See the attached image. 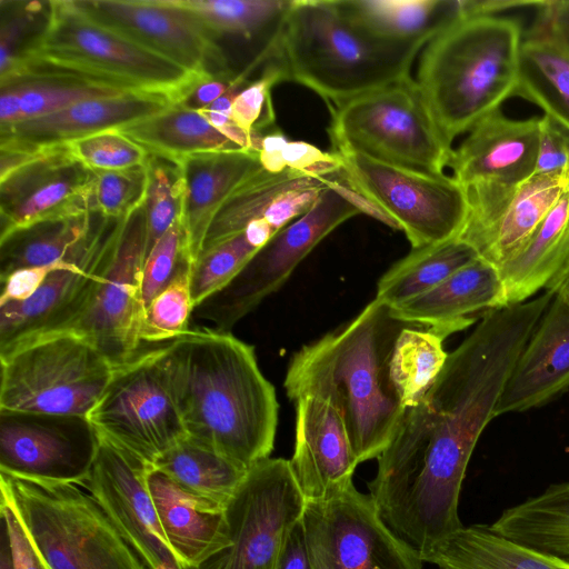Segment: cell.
<instances>
[{"instance_id":"6da1fadb","label":"cell","mask_w":569,"mask_h":569,"mask_svg":"<svg viewBox=\"0 0 569 569\" xmlns=\"http://www.w3.org/2000/svg\"><path fill=\"white\" fill-rule=\"evenodd\" d=\"M541 315L535 301L485 311L377 458L369 495L420 556L463 527L458 506L469 460Z\"/></svg>"},{"instance_id":"7a4b0ae2","label":"cell","mask_w":569,"mask_h":569,"mask_svg":"<svg viewBox=\"0 0 569 569\" xmlns=\"http://www.w3.org/2000/svg\"><path fill=\"white\" fill-rule=\"evenodd\" d=\"M161 352L188 438L247 469L270 457L279 403L252 346L206 327Z\"/></svg>"},{"instance_id":"3957f363","label":"cell","mask_w":569,"mask_h":569,"mask_svg":"<svg viewBox=\"0 0 569 569\" xmlns=\"http://www.w3.org/2000/svg\"><path fill=\"white\" fill-rule=\"evenodd\" d=\"M407 325L373 299L347 323L302 346L289 361L287 397L293 402L303 397L329 402L343 420L359 463L381 455L405 413L389 360Z\"/></svg>"},{"instance_id":"277c9868","label":"cell","mask_w":569,"mask_h":569,"mask_svg":"<svg viewBox=\"0 0 569 569\" xmlns=\"http://www.w3.org/2000/svg\"><path fill=\"white\" fill-rule=\"evenodd\" d=\"M425 44L373 37L338 0H291L274 60L284 81L308 87L333 107L411 78Z\"/></svg>"},{"instance_id":"5b68a950","label":"cell","mask_w":569,"mask_h":569,"mask_svg":"<svg viewBox=\"0 0 569 569\" xmlns=\"http://www.w3.org/2000/svg\"><path fill=\"white\" fill-rule=\"evenodd\" d=\"M522 27L503 16H459L423 52L417 83L447 142L515 94Z\"/></svg>"},{"instance_id":"8992f818","label":"cell","mask_w":569,"mask_h":569,"mask_svg":"<svg viewBox=\"0 0 569 569\" xmlns=\"http://www.w3.org/2000/svg\"><path fill=\"white\" fill-rule=\"evenodd\" d=\"M47 7L43 27L20 56L83 71L123 91L163 96L177 103L206 79L107 27L79 0L48 1Z\"/></svg>"},{"instance_id":"52a82bcc","label":"cell","mask_w":569,"mask_h":569,"mask_svg":"<svg viewBox=\"0 0 569 569\" xmlns=\"http://www.w3.org/2000/svg\"><path fill=\"white\" fill-rule=\"evenodd\" d=\"M1 502L50 569H146L106 512L77 485L0 473Z\"/></svg>"},{"instance_id":"ba28073f","label":"cell","mask_w":569,"mask_h":569,"mask_svg":"<svg viewBox=\"0 0 569 569\" xmlns=\"http://www.w3.org/2000/svg\"><path fill=\"white\" fill-rule=\"evenodd\" d=\"M332 152L371 159L431 174H445L452 156L412 78L330 107Z\"/></svg>"},{"instance_id":"9c48e42d","label":"cell","mask_w":569,"mask_h":569,"mask_svg":"<svg viewBox=\"0 0 569 569\" xmlns=\"http://www.w3.org/2000/svg\"><path fill=\"white\" fill-rule=\"evenodd\" d=\"M0 410L83 416L96 406L114 367L71 333L38 337L0 351Z\"/></svg>"},{"instance_id":"30bf717a","label":"cell","mask_w":569,"mask_h":569,"mask_svg":"<svg viewBox=\"0 0 569 569\" xmlns=\"http://www.w3.org/2000/svg\"><path fill=\"white\" fill-rule=\"evenodd\" d=\"M339 157L343 181L369 201L388 226L402 230L412 249L459 237L469 214V200L467 190L452 177L392 166L359 153Z\"/></svg>"},{"instance_id":"8fae6325","label":"cell","mask_w":569,"mask_h":569,"mask_svg":"<svg viewBox=\"0 0 569 569\" xmlns=\"http://www.w3.org/2000/svg\"><path fill=\"white\" fill-rule=\"evenodd\" d=\"M335 176L313 206L277 231L220 291L194 308L219 331L232 328L289 279L300 262L337 227L361 213Z\"/></svg>"},{"instance_id":"7c38bea8","label":"cell","mask_w":569,"mask_h":569,"mask_svg":"<svg viewBox=\"0 0 569 569\" xmlns=\"http://www.w3.org/2000/svg\"><path fill=\"white\" fill-rule=\"evenodd\" d=\"M87 418L100 438L150 466L186 438L161 347L114 367Z\"/></svg>"},{"instance_id":"4fadbf2b","label":"cell","mask_w":569,"mask_h":569,"mask_svg":"<svg viewBox=\"0 0 569 569\" xmlns=\"http://www.w3.org/2000/svg\"><path fill=\"white\" fill-rule=\"evenodd\" d=\"M305 507L289 460L258 461L226 507L229 546L183 569H276L284 539Z\"/></svg>"},{"instance_id":"5bb4252c","label":"cell","mask_w":569,"mask_h":569,"mask_svg":"<svg viewBox=\"0 0 569 569\" xmlns=\"http://www.w3.org/2000/svg\"><path fill=\"white\" fill-rule=\"evenodd\" d=\"M301 521L313 569H422L420 553L389 528L371 496L353 482L306 501Z\"/></svg>"},{"instance_id":"9a60e30c","label":"cell","mask_w":569,"mask_h":569,"mask_svg":"<svg viewBox=\"0 0 569 569\" xmlns=\"http://www.w3.org/2000/svg\"><path fill=\"white\" fill-rule=\"evenodd\" d=\"M124 220L94 213L89 233L31 298L0 307V351L58 333L83 311L113 254Z\"/></svg>"},{"instance_id":"2e32d148","label":"cell","mask_w":569,"mask_h":569,"mask_svg":"<svg viewBox=\"0 0 569 569\" xmlns=\"http://www.w3.org/2000/svg\"><path fill=\"white\" fill-rule=\"evenodd\" d=\"M144 251L142 206L126 218L113 254L88 305L58 332L82 338L113 367L133 359L141 343L140 282Z\"/></svg>"},{"instance_id":"e0dca14e","label":"cell","mask_w":569,"mask_h":569,"mask_svg":"<svg viewBox=\"0 0 569 569\" xmlns=\"http://www.w3.org/2000/svg\"><path fill=\"white\" fill-rule=\"evenodd\" d=\"M99 442L83 416L0 410V473L83 487Z\"/></svg>"},{"instance_id":"ac0fdd59","label":"cell","mask_w":569,"mask_h":569,"mask_svg":"<svg viewBox=\"0 0 569 569\" xmlns=\"http://www.w3.org/2000/svg\"><path fill=\"white\" fill-rule=\"evenodd\" d=\"M97 20L202 78L236 79L217 37L177 0H79Z\"/></svg>"},{"instance_id":"d6986e66","label":"cell","mask_w":569,"mask_h":569,"mask_svg":"<svg viewBox=\"0 0 569 569\" xmlns=\"http://www.w3.org/2000/svg\"><path fill=\"white\" fill-rule=\"evenodd\" d=\"M465 189L469 214L458 239L499 269L523 248L569 189V169L533 174L520 184L480 182Z\"/></svg>"},{"instance_id":"ffe728a7","label":"cell","mask_w":569,"mask_h":569,"mask_svg":"<svg viewBox=\"0 0 569 569\" xmlns=\"http://www.w3.org/2000/svg\"><path fill=\"white\" fill-rule=\"evenodd\" d=\"M83 485L146 569H182L162 529L149 486L150 465L100 438Z\"/></svg>"},{"instance_id":"44dd1931","label":"cell","mask_w":569,"mask_h":569,"mask_svg":"<svg viewBox=\"0 0 569 569\" xmlns=\"http://www.w3.org/2000/svg\"><path fill=\"white\" fill-rule=\"evenodd\" d=\"M90 170L66 144L0 180V238L37 222L87 213Z\"/></svg>"},{"instance_id":"7402d4cb","label":"cell","mask_w":569,"mask_h":569,"mask_svg":"<svg viewBox=\"0 0 569 569\" xmlns=\"http://www.w3.org/2000/svg\"><path fill=\"white\" fill-rule=\"evenodd\" d=\"M540 117L510 119L497 109L453 149L449 168L463 188L480 182L520 184L535 174Z\"/></svg>"},{"instance_id":"603a6c76","label":"cell","mask_w":569,"mask_h":569,"mask_svg":"<svg viewBox=\"0 0 569 569\" xmlns=\"http://www.w3.org/2000/svg\"><path fill=\"white\" fill-rule=\"evenodd\" d=\"M293 403L295 445L289 466L306 501L320 500L353 482L359 462L343 420L329 402L303 397Z\"/></svg>"},{"instance_id":"cb8c5ba5","label":"cell","mask_w":569,"mask_h":569,"mask_svg":"<svg viewBox=\"0 0 569 569\" xmlns=\"http://www.w3.org/2000/svg\"><path fill=\"white\" fill-rule=\"evenodd\" d=\"M569 389V302L553 296L528 338L496 417L545 406Z\"/></svg>"},{"instance_id":"d4e9b609","label":"cell","mask_w":569,"mask_h":569,"mask_svg":"<svg viewBox=\"0 0 569 569\" xmlns=\"http://www.w3.org/2000/svg\"><path fill=\"white\" fill-rule=\"evenodd\" d=\"M174 103L167 97L143 92L89 99L48 116L1 126L0 140L32 148L66 144L147 119Z\"/></svg>"},{"instance_id":"484cf974","label":"cell","mask_w":569,"mask_h":569,"mask_svg":"<svg viewBox=\"0 0 569 569\" xmlns=\"http://www.w3.org/2000/svg\"><path fill=\"white\" fill-rule=\"evenodd\" d=\"M178 163L183 181L180 219L187 254L193 266L219 208L262 166L259 152L251 149L198 152L181 158Z\"/></svg>"},{"instance_id":"4316f807","label":"cell","mask_w":569,"mask_h":569,"mask_svg":"<svg viewBox=\"0 0 569 569\" xmlns=\"http://www.w3.org/2000/svg\"><path fill=\"white\" fill-rule=\"evenodd\" d=\"M505 307L498 269L478 258L431 290L390 308L405 322L426 327L445 339L471 326L469 317L481 310Z\"/></svg>"},{"instance_id":"83f0119b","label":"cell","mask_w":569,"mask_h":569,"mask_svg":"<svg viewBox=\"0 0 569 569\" xmlns=\"http://www.w3.org/2000/svg\"><path fill=\"white\" fill-rule=\"evenodd\" d=\"M148 486L162 529L182 569L199 566L229 546L226 508L186 492L152 466Z\"/></svg>"},{"instance_id":"f1b7e54d","label":"cell","mask_w":569,"mask_h":569,"mask_svg":"<svg viewBox=\"0 0 569 569\" xmlns=\"http://www.w3.org/2000/svg\"><path fill=\"white\" fill-rule=\"evenodd\" d=\"M569 256V189L523 248L499 269L505 307L525 302L545 289Z\"/></svg>"},{"instance_id":"f546056e","label":"cell","mask_w":569,"mask_h":569,"mask_svg":"<svg viewBox=\"0 0 569 569\" xmlns=\"http://www.w3.org/2000/svg\"><path fill=\"white\" fill-rule=\"evenodd\" d=\"M439 569H569V561L510 541L488 526L462 527L421 555Z\"/></svg>"},{"instance_id":"4dcf8cb0","label":"cell","mask_w":569,"mask_h":569,"mask_svg":"<svg viewBox=\"0 0 569 569\" xmlns=\"http://www.w3.org/2000/svg\"><path fill=\"white\" fill-rule=\"evenodd\" d=\"M346 14L376 38L428 43L459 17L458 0H338Z\"/></svg>"},{"instance_id":"1f68e13d","label":"cell","mask_w":569,"mask_h":569,"mask_svg":"<svg viewBox=\"0 0 569 569\" xmlns=\"http://www.w3.org/2000/svg\"><path fill=\"white\" fill-rule=\"evenodd\" d=\"M488 527L510 541L569 561V481L505 509Z\"/></svg>"},{"instance_id":"d6a6232c","label":"cell","mask_w":569,"mask_h":569,"mask_svg":"<svg viewBox=\"0 0 569 569\" xmlns=\"http://www.w3.org/2000/svg\"><path fill=\"white\" fill-rule=\"evenodd\" d=\"M513 96L569 129V54L545 32L530 29L522 38Z\"/></svg>"},{"instance_id":"836d02e7","label":"cell","mask_w":569,"mask_h":569,"mask_svg":"<svg viewBox=\"0 0 569 569\" xmlns=\"http://www.w3.org/2000/svg\"><path fill=\"white\" fill-rule=\"evenodd\" d=\"M118 130L150 154L177 162L192 153L242 149L214 129L200 112L180 103Z\"/></svg>"},{"instance_id":"e575fe53","label":"cell","mask_w":569,"mask_h":569,"mask_svg":"<svg viewBox=\"0 0 569 569\" xmlns=\"http://www.w3.org/2000/svg\"><path fill=\"white\" fill-rule=\"evenodd\" d=\"M190 495L226 508L248 470L186 437L152 466Z\"/></svg>"},{"instance_id":"d590c367","label":"cell","mask_w":569,"mask_h":569,"mask_svg":"<svg viewBox=\"0 0 569 569\" xmlns=\"http://www.w3.org/2000/svg\"><path fill=\"white\" fill-rule=\"evenodd\" d=\"M479 258L457 239L412 249L379 279L375 299L390 308L416 298Z\"/></svg>"},{"instance_id":"8d00e7d4","label":"cell","mask_w":569,"mask_h":569,"mask_svg":"<svg viewBox=\"0 0 569 569\" xmlns=\"http://www.w3.org/2000/svg\"><path fill=\"white\" fill-rule=\"evenodd\" d=\"M317 177L292 169L280 172L260 169L243 181L219 208L207 230L201 253L242 233L249 223L263 219L279 197Z\"/></svg>"},{"instance_id":"74e56055","label":"cell","mask_w":569,"mask_h":569,"mask_svg":"<svg viewBox=\"0 0 569 569\" xmlns=\"http://www.w3.org/2000/svg\"><path fill=\"white\" fill-rule=\"evenodd\" d=\"M94 213L46 220L0 238V281L10 273L64 259L89 233Z\"/></svg>"},{"instance_id":"f35d334b","label":"cell","mask_w":569,"mask_h":569,"mask_svg":"<svg viewBox=\"0 0 569 569\" xmlns=\"http://www.w3.org/2000/svg\"><path fill=\"white\" fill-rule=\"evenodd\" d=\"M291 0H177L217 38L277 42Z\"/></svg>"},{"instance_id":"ab89813d","label":"cell","mask_w":569,"mask_h":569,"mask_svg":"<svg viewBox=\"0 0 569 569\" xmlns=\"http://www.w3.org/2000/svg\"><path fill=\"white\" fill-rule=\"evenodd\" d=\"M445 338L419 326L407 325L393 345L389 373L403 407L417 405L432 386L448 358Z\"/></svg>"},{"instance_id":"60d3db41","label":"cell","mask_w":569,"mask_h":569,"mask_svg":"<svg viewBox=\"0 0 569 569\" xmlns=\"http://www.w3.org/2000/svg\"><path fill=\"white\" fill-rule=\"evenodd\" d=\"M147 188V164L122 170H90L84 189L86 210L109 219H124L144 204Z\"/></svg>"},{"instance_id":"b9f144b4","label":"cell","mask_w":569,"mask_h":569,"mask_svg":"<svg viewBox=\"0 0 569 569\" xmlns=\"http://www.w3.org/2000/svg\"><path fill=\"white\" fill-rule=\"evenodd\" d=\"M150 154V153H149ZM148 188L144 200V259L157 241L181 217L183 181L177 161L149 156Z\"/></svg>"},{"instance_id":"7bdbcfd3","label":"cell","mask_w":569,"mask_h":569,"mask_svg":"<svg viewBox=\"0 0 569 569\" xmlns=\"http://www.w3.org/2000/svg\"><path fill=\"white\" fill-rule=\"evenodd\" d=\"M191 271V262L186 261L173 280L144 308L140 323L141 341L173 340L189 330V319L194 311Z\"/></svg>"},{"instance_id":"ee69618b","label":"cell","mask_w":569,"mask_h":569,"mask_svg":"<svg viewBox=\"0 0 569 569\" xmlns=\"http://www.w3.org/2000/svg\"><path fill=\"white\" fill-rule=\"evenodd\" d=\"M259 249L243 231L201 253L191 271L194 308L224 288Z\"/></svg>"},{"instance_id":"f6af8a7d","label":"cell","mask_w":569,"mask_h":569,"mask_svg":"<svg viewBox=\"0 0 569 569\" xmlns=\"http://www.w3.org/2000/svg\"><path fill=\"white\" fill-rule=\"evenodd\" d=\"M2 87H11L19 92L22 120L48 116L89 99L130 93L52 79L17 80L0 84Z\"/></svg>"},{"instance_id":"bcb514c9","label":"cell","mask_w":569,"mask_h":569,"mask_svg":"<svg viewBox=\"0 0 569 569\" xmlns=\"http://www.w3.org/2000/svg\"><path fill=\"white\" fill-rule=\"evenodd\" d=\"M69 153L89 170H122L146 166L149 152L118 129L66 143Z\"/></svg>"},{"instance_id":"7dc6e473","label":"cell","mask_w":569,"mask_h":569,"mask_svg":"<svg viewBox=\"0 0 569 569\" xmlns=\"http://www.w3.org/2000/svg\"><path fill=\"white\" fill-rule=\"evenodd\" d=\"M259 157L262 168L270 172L292 169L329 177L341 169L339 154L325 152L308 142L289 141L279 129L263 136Z\"/></svg>"},{"instance_id":"c3c4849f","label":"cell","mask_w":569,"mask_h":569,"mask_svg":"<svg viewBox=\"0 0 569 569\" xmlns=\"http://www.w3.org/2000/svg\"><path fill=\"white\" fill-rule=\"evenodd\" d=\"M281 81H284L283 72L273 60L236 96L230 117L249 136L278 129L274 126L271 89Z\"/></svg>"},{"instance_id":"681fc988","label":"cell","mask_w":569,"mask_h":569,"mask_svg":"<svg viewBox=\"0 0 569 569\" xmlns=\"http://www.w3.org/2000/svg\"><path fill=\"white\" fill-rule=\"evenodd\" d=\"M186 261L191 262L187 254L184 232L179 218L144 259L140 282L142 310L173 280Z\"/></svg>"},{"instance_id":"f907efd6","label":"cell","mask_w":569,"mask_h":569,"mask_svg":"<svg viewBox=\"0 0 569 569\" xmlns=\"http://www.w3.org/2000/svg\"><path fill=\"white\" fill-rule=\"evenodd\" d=\"M42 10L40 3L28 2L23 8H9L2 13L0 28V76L7 73L23 50L22 41L31 20Z\"/></svg>"},{"instance_id":"816d5d0a","label":"cell","mask_w":569,"mask_h":569,"mask_svg":"<svg viewBox=\"0 0 569 569\" xmlns=\"http://www.w3.org/2000/svg\"><path fill=\"white\" fill-rule=\"evenodd\" d=\"M569 169V129L543 116L539 123V147L535 174Z\"/></svg>"},{"instance_id":"f5cc1de1","label":"cell","mask_w":569,"mask_h":569,"mask_svg":"<svg viewBox=\"0 0 569 569\" xmlns=\"http://www.w3.org/2000/svg\"><path fill=\"white\" fill-rule=\"evenodd\" d=\"M66 258L52 264L23 268L10 273L0 281V307L31 298L49 274L64 264Z\"/></svg>"},{"instance_id":"db71d44e","label":"cell","mask_w":569,"mask_h":569,"mask_svg":"<svg viewBox=\"0 0 569 569\" xmlns=\"http://www.w3.org/2000/svg\"><path fill=\"white\" fill-rule=\"evenodd\" d=\"M0 511L10 539L14 569H50L37 551L16 512L3 502L0 505Z\"/></svg>"},{"instance_id":"11a10c76","label":"cell","mask_w":569,"mask_h":569,"mask_svg":"<svg viewBox=\"0 0 569 569\" xmlns=\"http://www.w3.org/2000/svg\"><path fill=\"white\" fill-rule=\"evenodd\" d=\"M531 29L551 37L569 54V0L542 1Z\"/></svg>"},{"instance_id":"9f6ffc18","label":"cell","mask_w":569,"mask_h":569,"mask_svg":"<svg viewBox=\"0 0 569 569\" xmlns=\"http://www.w3.org/2000/svg\"><path fill=\"white\" fill-rule=\"evenodd\" d=\"M276 569H313L301 520L286 537Z\"/></svg>"},{"instance_id":"6f0895ef","label":"cell","mask_w":569,"mask_h":569,"mask_svg":"<svg viewBox=\"0 0 569 569\" xmlns=\"http://www.w3.org/2000/svg\"><path fill=\"white\" fill-rule=\"evenodd\" d=\"M233 80L222 78H206L198 81L179 102L191 110L207 109L223 93H226Z\"/></svg>"},{"instance_id":"680465c9","label":"cell","mask_w":569,"mask_h":569,"mask_svg":"<svg viewBox=\"0 0 569 569\" xmlns=\"http://www.w3.org/2000/svg\"><path fill=\"white\" fill-rule=\"evenodd\" d=\"M542 3L537 0H458L459 16H497V13L522 8L535 10Z\"/></svg>"},{"instance_id":"91938a15","label":"cell","mask_w":569,"mask_h":569,"mask_svg":"<svg viewBox=\"0 0 569 569\" xmlns=\"http://www.w3.org/2000/svg\"><path fill=\"white\" fill-rule=\"evenodd\" d=\"M0 94V124L7 126L22 120L19 92L11 87H2Z\"/></svg>"},{"instance_id":"94428289","label":"cell","mask_w":569,"mask_h":569,"mask_svg":"<svg viewBox=\"0 0 569 569\" xmlns=\"http://www.w3.org/2000/svg\"><path fill=\"white\" fill-rule=\"evenodd\" d=\"M545 290L569 302V256Z\"/></svg>"},{"instance_id":"6125c7cd","label":"cell","mask_w":569,"mask_h":569,"mask_svg":"<svg viewBox=\"0 0 569 569\" xmlns=\"http://www.w3.org/2000/svg\"><path fill=\"white\" fill-rule=\"evenodd\" d=\"M0 569H14L10 539L7 527L1 520V548H0Z\"/></svg>"}]
</instances>
